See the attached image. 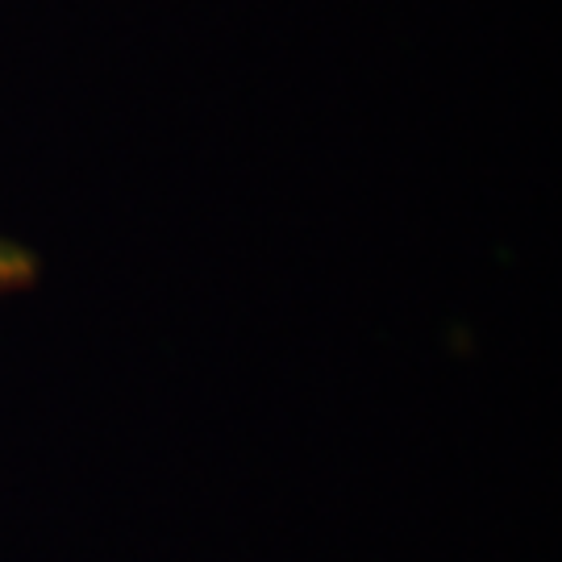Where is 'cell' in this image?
I'll return each instance as SVG.
<instances>
[{
  "mask_svg": "<svg viewBox=\"0 0 562 562\" xmlns=\"http://www.w3.org/2000/svg\"><path fill=\"white\" fill-rule=\"evenodd\" d=\"M38 280V262L18 241L0 238V292H21Z\"/></svg>",
  "mask_w": 562,
  "mask_h": 562,
  "instance_id": "obj_1",
  "label": "cell"
}]
</instances>
